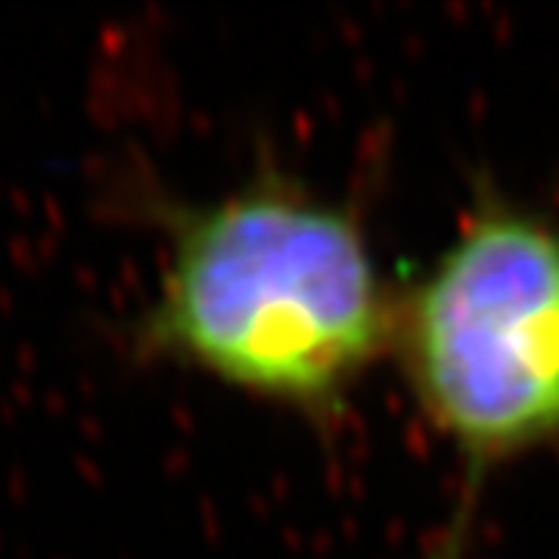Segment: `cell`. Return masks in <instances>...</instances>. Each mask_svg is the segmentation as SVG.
Listing matches in <instances>:
<instances>
[{"label": "cell", "instance_id": "cell-1", "mask_svg": "<svg viewBox=\"0 0 559 559\" xmlns=\"http://www.w3.org/2000/svg\"><path fill=\"white\" fill-rule=\"evenodd\" d=\"M165 237L159 286L128 345L314 426H336L392 358L399 286L367 202L330 197L271 162L215 200L150 193Z\"/></svg>", "mask_w": 559, "mask_h": 559}, {"label": "cell", "instance_id": "cell-2", "mask_svg": "<svg viewBox=\"0 0 559 559\" xmlns=\"http://www.w3.org/2000/svg\"><path fill=\"white\" fill-rule=\"evenodd\" d=\"M392 360L460 469L426 559H463L491 479L559 451V221L476 180L439 255L399 286Z\"/></svg>", "mask_w": 559, "mask_h": 559}]
</instances>
